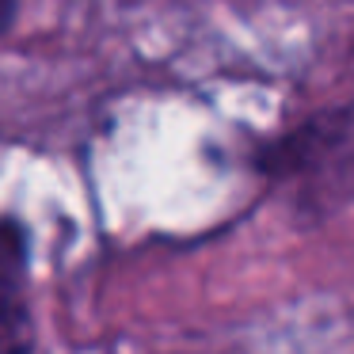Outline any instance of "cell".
<instances>
[{"label":"cell","instance_id":"7a4b0ae2","mask_svg":"<svg viewBox=\"0 0 354 354\" xmlns=\"http://www.w3.org/2000/svg\"><path fill=\"white\" fill-rule=\"evenodd\" d=\"M16 16H19V0H0V39L16 27Z\"/></svg>","mask_w":354,"mask_h":354},{"label":"cell","instance_id":"6da1fadb","mask_svg":"<svg viewBox=\"0 0 354 354\" xmlns=\"http://www.w3.org/2000/svg\"><path fill=\"white\" fill-rule=\"evenodd\" d=\"M35 351V316L27 305V240L24 229L0 217V354Z\"/></svg>","mask_w":354,"mask_h":354}]
</instances>
